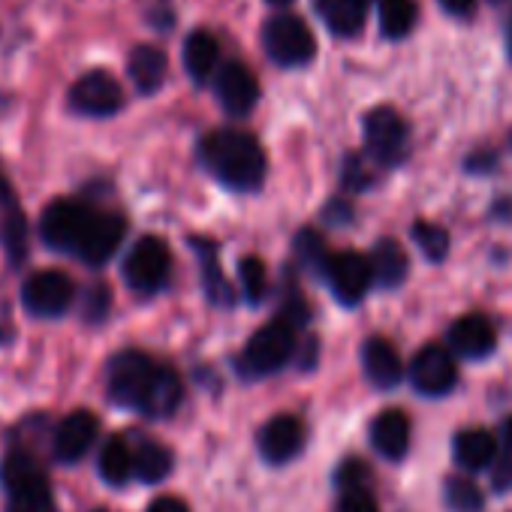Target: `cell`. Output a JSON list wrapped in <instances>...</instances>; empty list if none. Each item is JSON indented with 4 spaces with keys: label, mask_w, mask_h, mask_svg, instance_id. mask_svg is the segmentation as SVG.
<instances>
[{
    "label": "cell",
    "mask_w": 512,
    "mask_h": 512,
    "mask_svg": "<svg viewBox=\"0 0 512 512\" xmlns=\"http://www.w3.org/2000/svg\"><path fill=\"white\" fill-rule=\"evenodd\" d=\"M169 272H172V253L166 241L157 235L139 238L124 260V281L133 293L142 296L160 293L169 284Z\"/></svg>",
    "instance_id": "cell-5"
},
{
    "label": "cell",
    "mask_w": 512,
    "mask_h": 512,
    "mask_svg": "<svg viewBox=\"0 0 512 512\" xmlns=\"http://www.w3.org/2000/svg\"><path fill=\"white\" fill-rule=\"evenodd\" d=\"M94 217V208L82 205V202H70V199H58L52 202L46 211H43V220H40V232H43V241L55 250H67V253H76L85 232H88V223Z\"/></svg>",
    "instance_id": "cell-9"
},
{
    "label": "cell",
    "mask_w": 512,
    "mask_h": 512,
    "mask_svg": "<svg viewBox=\"0 0 512 512\" xmlns=\"http://www.w3.org/2000/svg\"><path fill=\"white\" fill-rule=\"evenodd\" d=\"M494 488H512V419L503 422L497 437V455H494Z\"/></svg>",
    "instance_id": "cell-32"
},
{
    "label": "cell",
    "mask_w": 512,
    "mask_h": 512,
    "mask_svg": "<svg viewBox=\"0 0 512 512\" xmlns=\"http://www.w3.org/2000/svg\"><path fill=\"white\" fill-rule=\"evenodd\" d=\"M413 241L419 244V250L428 256V260H443L446 250H449V235L437 223H416Z\"/></svg>",
    "instance_id": "cell-33"
},
{
    "label": "cell",
    "mask_w": 512,
    "mask_h": 512,
    "mask_svg": "<svg viewBox=\"0 0 512 512\" xmlns=\"http://www.w3.org/2000/svg\"><path fill=\"white\" fill-rule=\"evenodd\" d=\"M109 398L142 416L163 419L181 404V380L169 365L139 350H124L109 362Z\"/></svg>",
    "instance_id": "cell-1"
},
{
    "label": "cell",
    "mask_w": 512,
    "mask_h": 512,
    "mask_svg": "<svg viewBox=\"0 0 512 512\" xmlns=\"http://www.w3.org/2000/svg\"><path fill=\"white\" fill-rule=\"evenodd\" d=\"M256 443H260V452L269 464H287L293 461L302 446H305V428L296 416H275L269 419L263 428H260V437H256Z\"/></svg>",
    "instance_id": "cell-15"
},
{
    "label": "cell",
    "mask_w": 512,
    "mask_h": 512,
    "mask_svg": "<svg viewBox=\"0 0 512 512\" xmlns=\"http://www.w3.org/2000/svg\"><path fill=\"white\" fill-rule=\"evenodd\" d=\"M97 512H103V509H97Z\"/></svg>",
    "instance_id": "cell-44"
},
{
    "label": "cell",
    "mask_w": 512,
    "mask_h": 512,
    "mask_svg": "<svg viewBox=\"0 0 512 512\" xmlns=\"http://www.w3.org/2000/svg\"><path fill=\"white\" fill-rule=\"evenodd\" d=\"M446 503L455 512H482V491L467 476H452L446 482Z\"/></svg>",
    "instance_id": "cell-30"
},
{
    "label": "cell",
    "mask_w": 512,
    "mask_h": 512,
    "mask_svg": "<svg viewBox=\"0 0 512 512\" xmlns=\"http://www.w3.org/2000/svg\"><path fill=\"white\" fill-rule=\"evenodd\" d=\"M371 269H374V284L380 287H398L407 278V253L398 241L380 238L371 253Z\"/></svg>",
    "instance_id": "cell-22"
},
{
    "label": "cell",
    "mask_w": 512,
    "mask_h": 512,
    "mask_svg": "<svg viewBox=\"0 0 512 512\" xmlns=\"http://www.w3.org/2000/svg\"><path fill=\"white\" fill-rule=\"evenodd\" d=\"M238 278H241V296L250 302V305H260L266 299V269L263 263L256 260V256H247V260L238 263Z\"/></svg>",
    "instance_id": "cell-29"
},
{
    "label": "cell",
    "mask_w": 512,
    "mask_h": 512,
    "mask_svg": "<svg viewBox=\"0 0 512 512\" xmlns=\"http://www.w3.org/2000/svg\"><path fill=\"white\" fill-rule=\"evenodd\" d=\"M193 247H196L199 256H202V275H205V290H208L211 302L229 305V302H232V290H229V284L223 281V275H220V269H217V253H214V247L205 244V241H193Z\"/></svg>",
    "instance_id": "cell-28"
},
{
    "label": "cell",
    "mask_w": 512,
    "mask_h": 512,
    "mask_svg": "<svg viewBox=\"0 0 512 512\" xmlns=\"http://www.w3.org/2000/svg\"><path fill=\"white\" fill-rule=\"evenodd\" d=\"M127 73L142 94H154L166 79V55L154 46H139L127 61Z\"/></svg>",
    "instance_id": "cell-24"
},
{
    "label": "cell",
    "mask_w": 512,
    "mask_h": 512,
    "mask_svg": "<svg viewBox=\"0 0 512 512\" xmlns=\"http://www.w3.org/2000/svg\"><path fill=\"white\" fill-rule=\"evenodd\" d=\"M73 299H76V287L58 269L37 272L22 287V302H25L28 314H34V317H61L73 305Z\"/></svg>",
    "instance_id": "cell-10"
},
{
    "label": "cell",
    "mask_w": 512,
    "mask_h": 512,
    "mask_svg": "<svg viewBox=\"0 0 512 512\" xmlns=\"http://www.w3.org/2000/svg\"><path fill=\"white\" fill-rule=\"evenodd\" d=\"M296 253H299V263L308 266L311 272H320L326 269V260H329V250L323 244V238L314 232V229H302L296 235Z\"/></svg>",
    "instance_id": "cell-31"
},
{
    "label": "cell",
    "mask_w": 512,
    "mask_h": 512,
    "mask_svg": "<svg viewBox=\"0 0 512 512\" xmlns=\"http://www.w3.org/2000/svg\"><path fill=\"white\" fill-rule=\"evenodd\" d=\"M100 476L109 485H124L133 476V446L127 443V437L115 434L106 440V446L100 449Z\"/></svg>",
    "instance_id": "cell-25"
},
{
    "label": "cell",
    "mask_w": 512,
    "mask_h": 512,
    "mask_svg": "<svg viewBox=\"0 0 512 512\" xmlns=\"http://www.w3.org/2000/svg\"><path fill=\"white\" fill-rule=\"evenodd\" d=\"M214 94L229 115L241 118L260 100V85H256V76L244 64L229 61L220 67V73H214Z\"/></svg>",
    "instance_id": "cell-13"
},
{
    "label": "cell",
    "mask_w": 512,
    "mask_h": 512,
    "mask_svg": "<svg viewBox=\"0 0 512 512\" xmlns=\"http://www.w3.org/2000/svg\"><path fill=\"white\" fill-rule=\"evenodd\" d=\"M217 58H220V46L208 31H196L187 37L184 43V67L187 76L193 82H208L217 70Z\"/></svg>",
    "instance_id": "cell-23"
},
{
    "label": "cell",
    "mask_w": 512,
    "mask_h": 512,
    "mask_svg": "<svg viewBox=\"0 0 512 512\" xmlns=\"http://www.w3.org/2000/svg\"><path fill=\"white\" fill-rule=\"evenodd\" d=\"M25 247H28L25 217H22V211H10V217H7V250H10L13 260H22Z\"/></svg>",
    "instance_id": "cell-34"
},
{
    "label": "cell",
    "mask_w": 512,
    "mask_h": 512,
    "mask_svg": "<svg viewBox=\"0 0 512 512\" xmlns=\"http://www.w3.org/2000/svg\"><path fill=\"white\" fill-rule=\"evenodd\" d=\"M452 455L464 470H485L494 464L497 455V437L485 428H467L458 431L452 440Z\"/></svg>",
    "instance_id": "cell-20"
},
{
    "label": "cell",
    "mask_w": 512,
    "mask_h": 512,
    "mask_svg": "<svg viewBox=\"0 0 512 512\" xmlns=\"http://www.w3.org/2000/svg\"><path fill=\"white\" fill-rule=\"evenodd\" d=\"M323 278L341 305H359L368 287L374 284V269H371V260H365L362 253L341 250V253H329Z\"/></svg>",
    "instance_id": "cell-7"
},
{
    "label": "cell",
    "mask_w": 512,
    "mask_h": 512,
    "mask_svg": "<svg viewBox=\"0 0 512 512\" xmlns=\"http://www.w3.org/2000/svg\"><path fill=\"white\" fill-rule=\"evenodd\" d=\"M371 0H317V13L338 37H356L365 25Z\"/></svg>",
    "instance_id": "cell-21"
},
{
    "label": "cell",
    "mask_w": 512,
    "mask_h": 512,
    "mask_svg": "<svg viewBox=\"0 0 512 512\" xmlns=\"http://www.w3.org/2000/svg\"><path fill=\"white\" fill-rule=\"evenodd\" d=\"M296 323H290L287 317L272 320L269 326H263L256 332L244 353H241V371L247 377H266L281 371L293 356H296Z\"/></svg>",
    "instance_id": "cell-4"
},
{
    "label": "cell",
    "mask_w": 512,
    "mask_h": 512,
    "mask_svg": "<svg viewBox=\"0 0 512 512\" xmlns=\"http://www.w3.org/2000/svg\"><path fill=\"white\" fill-rule=\"evenodd\" d=\"M410 383L416 392L428 395V398H440V395H449L458 383V368H455V359L449 350L437 347V344H428L422 347L416 356H413V365H410Z\"/></svg>",
    "instance_id": "cell-11"
},
{
    "label": "cell",
    "mask_w": 512,
    "mask_h": 512,
    "mask_svg": "<svg viewBox=\"0 0 512 512\" xmlns=\"http://www.w3.org/2000/svg\"><path fill=\"white\" fill-rule=\"evenodd\" d=\"M124 232H127V223L118 214L94 208V217L88 223V232H85L76 256L85 263H91V266H103L109 256L118 250V244L124 241Z\"/></svg>",
    "instance_id": "cell-14"
},
{
    "label": "cell",
    "mask_w": 512,
    "mask_h": 512,
    "mask_svg": "<svg viewBox=\"0 0 512 512\" xmlns=\"http://www.w3.org/2000/svg\"><path fill=\"white\" fill-rule=\"evenodd\" d=\"M172 470V452L157 440H139L133 449V473L142 482H160Z\"/></svg>",
    "instance_id": "cell-26"
},
{
    "label": "cell",
    "mask_w": 512,
    "mask_h": 512,
    "mask_svg": "<svg viewBox=\"0 0 512 512\" xmlns=\"http://www.w3.org/2000/svg\"><path fill=\"white\" fill-rule=\"evenodd\" d=\"M148 512H190L187 509V503L184 500H178V497H157L151 506H148Z\"/></svg>",
    "instance_id": "cell-38"
},
{
    "label": "cell",
    "mask_w": 512,
    "mask_h": 512,
    "mask_svg": "<svg viewBox=\"0 0 512 512\" xmlns=\"http://www.w3.org/2000/svg\"><path fill=\"white\" fill-rule=\"evenodd\" d=\"M380 28L389 40H401L416 25V0H377Z\"/></svg>",
    "instance_id": "cell-27"
},
{
    "label": "cell",
    "mask_w": 512,
    "mask_h": 512,
    "mask_svg": "<svg viewBox=\"0 0 512 512\" xmlns=\"http://www.w3.org/2000/svg\"><path fill=\"white\" fill-rule=\"evenodd\" d=\"M10 335V320H7V308L0 305V341Z\"/></svg>",
    "instance_id": "cell-40"
},
{
    "label": "cell",
    "mask_w": 512,
    "mask_h": 512,
    "mask_svg": "<svg viewBox=\"0 0 512 512\" xmlns=\"http://www.w3.org/2000/svg\"><path fill=\"white\" fill-rule=\"evenodd\" d=\"M0 482L7 488V512H58L40 461L25 449H10L0 461Z\"/></svg>",
    "instance_id": "cell-3"
},
{
    "label": "cell",
    "mask_w": 512,
    "mask_h": 512,
    "mask_svg": "<svg viewBox=\"0 0 512 512\" xmlns=\"http://www.w3.org/2000/svg\"><path fill=\"white\" fill-rule=\"evenodd\" d=\"M100 422L91 410H76L64 416V422L55 431V458L58 461H79L97 440Z\"/></svg>",
    "instance_id": "cell-17"
},
{
    "label": "cell",
    "mask_w": 512,
    "mask_h": 512,
    "mask_svg": "<svg viewBox=\"0 0 512 512\" xmlns=\"http://www.w3.org/2000/svg\"><path fill=\"white\" fill-rule=\"evenodd\" d=\"M338 512H380V509L365 485H353V488H344Z\"/></svg>",
    "instance_id": "cell-35"
},
{
    "label": "cell",
    "mask_w": 512,
    "mask_h": 512,
    "mask_svg": "<svg viewBox=\"0 0 512 512\" xmlns=\"http://www.w3.org/2000/svg\"><path fill=\"white\" fill-rule=\"evenodd\" d=\"M509 142H512V136H509Z\"/></svg>",
    "instance_id": "cell-43"
},
{
    "label": "cell",
    "mask_w": 512,
    "mask_h": 512,
    "mask_svg": "<svg viewBox=\"0 0 512 512\" xmlns=\"http://www.w3.org/2000/svg\"><path fill=\"white\" fill-rule=\"evenodd\" d=\"M365 148L368 157L380 166H395L407 154V124L404 118L389 109L377 106L365 115Z\"/></svg>",
    "instance_id": "cell-8"
},
{
    "label": "cell",
    "mask_w": 512,
    "mask_h": 512,
    "mask_svg": "<svg viewBox=\"0 0 512 512\" xmlns=\"http://www.w3.org/2000/svg\"><path fill=\"white\" fill-rule=\"evenodd\" d=\"M199 157L208 172L229 190L247 193L256 190L266 178V154L250 133L244 130H214L202 139Z\"/></svg>",
    "instance_id": "cell-2"
},
{
    "label": "cell",
    "mask_w": 512,
    "mask_h": 512,
    "mask_svg": "<svg viewBox=\"0 0 512 512\" xmlns=\"http://www.w3.org/2000/svg\"><path fill=\"white\" fill-rule=\"evenodd\" d=\"M362 368L365 377L377 386V389H395L404 377V365L398 350L386 341V338H371L362 347Z\"/></svg>",
    "instance_id": "cell-18"
},
{
    "label": "cell",
    "mask_w": 512,
    "mask_h": 512,
    "mask_svg": "<svg viewBox=\"0 0 512 512\" xmlns=\"http://www.w3.org/2000/svg\"><path fill=\"white\" fill-rule=\"evenodd\" d=\"M124 103V91L118 85V79H112L109 73H85L73 88H70V106L79 115H91V118H106L115 115Z\"/></svg>",
    "instance_id": "cell-12"
},
{
    "label": "cell",
    "mask_w": 512,
    "mask_h": 512,
    "mask_svg": "<svg viewBox=\"0 0 512 512\" xmlns=\"http://www.w3.org/2000/svg\"><path fill=\"white\" fill-rule=\"evenodd\" d=\"M0 202H13V193H10V187H7V181L4 178H0Z\"/></svg>",
    "instance_id": "cell-41"
},
{
    "label": "cell",
    "mask_w": 512,
    "mask_h": 512,
    "mask_svg": "<svg viewBox=\"0 0 512 512\" xmlns=\"http://www.w3.org/2000/svg\"><path fill=\"white\" fill-rule=\"evenodd\" d=\"M440 7L449 16H470L476 10V0H440Z\"/></svg>",
    "instance_id": "cell-39"
},
{
    "label": "cell",
    "mask_w": 512,
    "mask_h": 512,
    "mask_svg": "<svg viewBox=\"0 0 512 512\" xmlns=\"http://www.w3.org/2000/svg\"><path fill=\"white\" fill-rule=\"evenodd\" d=\"M338 482H341V488L365 485V482H368V467H365L362 461L350 458V461H344V464L338 467Z\"/></svg>",
    "instance_id": "cell-36"
},
{
    "label": "cell",
    "mask_w": 512,
    "mask_h": 512,
    "mask_svg": "<svg viewBox=\"0 0 512 512\" xmlns=\"http://www.w3.org/2000/svg\"><path fill=\"white\" fill-rule=\"evenodd\" d=\"M371 443L386 458H404L410 446V419L404 410H383L371 422Z\"/></svg>",
    "instance_id": "cell-19"
},
{
    "label": "cell",
    "mask_w": 512,
    "mask_h": 512,
    "mask_svg": "<svg viewBox=\"0 0 512 512\" xmlns=\"http://www.w3.org/2000/svg\"><path fill=\"white\" fill-rule=\"evenodd\" d=\"M449 347H452V353H458L464 359H482L497 347V329L482 314L458 317L449 326Z\"/></svg>",
    "instance_id": "cell-16"
},
{
    "label": "cell",
    "mask_w": 512,
    "mask_h": 512,
    "mask_svg": "<svg viewBox=\"0 0 512 512\" xmlns=\"http://www.w3.org/2000/svg\"><path fill=\"white\" fill-rule=\"evenodd\" d=\"M269 4H275V7H287V4H293V0H269Z\"/></svg>",
    "instance_id": "cell-42"
},
{
    "label": "cell",
    "mask_w": 512,
    "mask_h": 512,
    "mask_svg": "<svg viewBox=\"0 0 512 512\" xmlns=\"http://www.w3.org/2000/svg\"><path fill=\"white\" fill-rule=\"evenodd\" d=\"M266 55L281 67H302L314 58L317 40L299 16H275L263 28Z\"/></svg>",
    "instance_id": "cell-6"
},
{
    "label": "cell",
    "mask_w": 512,
    "mask_h": 512,
    "mask_svg": "<svg viewBox=\"0 0 512 512\" xmlns=\"http://www.w3.org/2000/svg\"><path fill=\"white\" fill-rule=\"evenodd\" d=\"M106 311H109V293H106V287H97V290L88 296L85 317H88V320H103Z\"/></svg>",
    "instance_id": "cell-37"
}]
</instances>
